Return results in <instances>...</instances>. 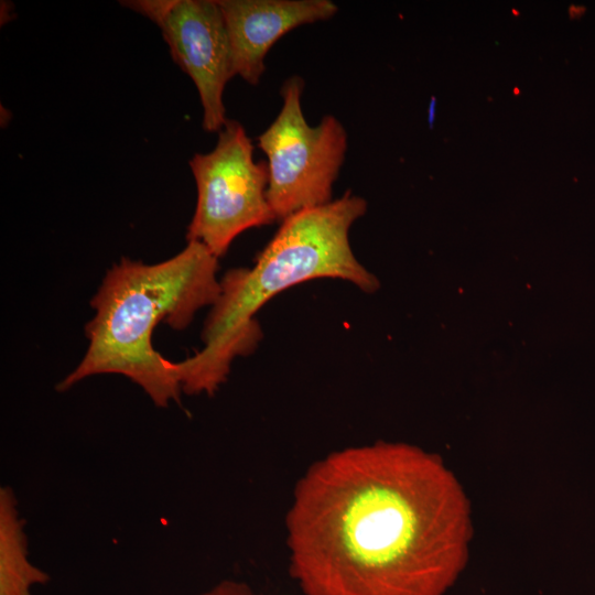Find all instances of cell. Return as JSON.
<instances>
[{"label": "cell", "instance_id": "1", "mask_svg": "<svg viewBox=\"0 0 595 595\" xmlns=\"http://www.w3.org/2000/svg\"><path fill=\"white\" fill-rule=\"evenodd\" d=\"M450 483L421 451L333 452L295 484L285 517L302 595H444L463 561Z\"/></svg>", "mask_w": 595, "mask_h": 595}, {"label": "cell", "instance_id": "2", "mask_svg": "<svg viewBox=\"0 0 595 595\" xmlns=\"http://www.w3.org/2000/svg\"><path fill=\"white\" fill-rule=\"evenodd\" d=\"M366 210L367 202L347 191L325 205L298 212L282 220L253 267L227 271L204 324V347L174 361L182 392L217 391L234 359L253 351L261 338L256 313L282 291L321 278L346 280L365 292L377 290V278L360 264L349 242L351 225Z\"/></svg>", "mask_w": 595, "mask_h": 595}, {"label": "cell", "instance_id": "3", "mask_svg": "<svg viewBox=\"0 0 595 595\" xmlns=\"http://www.w3.org/2000/svg\"><path fill=\"white\" fill-rule=\"evenodd\" d=\"M217 270L218 258L197 241L154 264L126 258L116 263L90 302L95 315L85 326L87 350L57 390L91 376L118 374L158 407L178 403L183 392L174 361L154 349L152 335L160 323L182 331L198 310L213 306L220 293Z\"/></svg>", "mask_w": 595, "mask_h": 595}, {"label": "cell", "instance_id": "4", "mask_svg": "<svg viewBox=\"0 0 595 595\" xmlns=\"http://www.w3.org/2000/svg\"><path fill=\"white\" fill-rule=\"evenodd\" d=\"M304 80L288 78L281 87L282 108L258 137L268 159L267 198L277 220L332 202L333 185L347 150V132L333 115L312 127L304 118Z\"/></svg>", "mask_w": 595, "mask_h": 595}, {"label": "cell", "instance_id": "5", "mask_svg": "<svg viewBox=\"0 0 595 595\" xmlns=\"http://www.w3.org/2000/svg\"><path fill=\"white\" fill-rule=\"evenodd\" d=\"M197 199L187 241L203 244L217 258L242 231L274 223L267 198L268 164L256 162L245 128L227 119L213 151L190 161Z\"/></svg>", "mask_w": 595, "mask_h": 595}, {"label": "cell", "instance_id": "6", "mask_svg": "<svg viewBox=\"0 0 595 595\" xmlns=\"http://www.w3.org/2000/svg\"><path fill=\"white\" fill-rule=\"evenodd\" d=\"M128 8L161 30L174 62L192 78L203 107V128L219 132L227 121L223 94L235 76L225 20L217 0H137Z\"/></svg>", "mask_w": 595, "mask_h": 595}, {"label": "cell", "instance_id": "7", "mask_svg": "<svg viewBox=\"0 0 595 595\" xmlns=\"http://www.w3.org/2000/svg\"><path fill=\"white\" fill-rule=\"evenodd\" d=\"M231 51L235 76L257 85L273 44L291 30L331 19L338 11L331 0H217Z\"/></svg>", "mask_w": 595, "mask_h": 595}, {"label": "cell", "instance_id": "8", "mask_svg": "<svg viewBox=\"0 0 595 595\" xmlns=\"http://www.w3.org/2000/svg\"><path fill=\"white\" fill-rule=\"evenodd\" d=\"M50 575L34 565L28 553L25 521L20 516L14 491L0 488V595H32Z\"/></svg>", "mask_w": 595, "mask_h": 595}, {"label": "cell", "instance_id": "9", "mask_svg": "<svg viewBox=\"0 0 595 595\" xmlns=\"http://www.w3.org/2000/svg\"><path fill=\"white\" fill-rule=\"evenodd\" d=\"M199 595H257L251 587L239 581L224 580Z\"/></svg>", "mask_w": 595, "mask_h": 595}, {"label": "cell", "instance_id": "10", "mask_svg": "<svg viewBox=\"0 0 595 595\" xmlns=\"http://www.w3.org/2000/svg\"><path fill=\"white\" fill-rule=\"evenodd\" d=\"M513 91H515V93H513L515 95H519V94H520V90H519L518 88H515Z\"/></svg>", "mask_w": 595, "mask_h": 595}, {"label": "cell", "instance_id": "11", "mask_svg": "<svg viewBox=\"0 0 595 595\" xmlns=\"http://www.w3.org/2000/svg\"><path fill=\"white\" fill-rule=\"evenodd\" d=\"M513 12V15H519V12L516 11L515 9L511 10Z\"/></svg>", "mask_w": 595, "mask_h": 595}]
</instances>
